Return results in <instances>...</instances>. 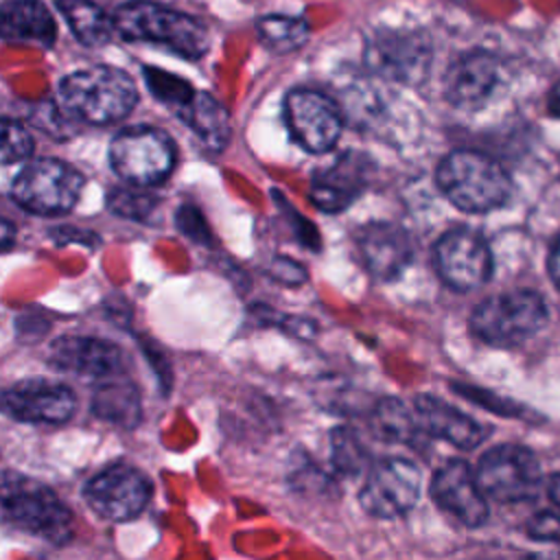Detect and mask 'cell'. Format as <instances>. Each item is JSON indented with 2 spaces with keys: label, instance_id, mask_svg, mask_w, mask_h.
<instances>
[{
  "label": "cell",
  "instance_id": "1",
  "mask_svg": "<svg viewBox=\"0 0 560 560\" xmlns=\"http://www.w3.org/2000/svg\"><path fill=\"white\" fill-rule=\"evenodd\" d=\"M438 186L444 197L464 212H490L508 203L512 179L508 171L486 153L457 149L438 166Z\"/></svg>",
  "mask_w": 560,
  "mask_h": 560
},
{
  "label": "cell",
  "instance_id": "2",
  "mask_svg": "<svg viewBox=\"0 0 560 560\" xmlns=\"http://www.w3.org/2000/svg\"><path fill=\"white\" fill-rule=\"evenodd\" d=\"M114 33L127 42L164 44L186 59L208 50V31L195 18L149 0H131L116 9Z\"/></svg>",
  "mask_w": 560,
  "mask_h": 560
},
{
  "label": "cell",
  "instance_id": "3",
  "mask_svg": "<svg viewBox=\"0 0 560 560\" xmlns=\"http://www.w3.org/2000/svg\"><path fill=\"white\" fill-rule=\"evenodd\" d=\"M59 94L72 116L92 125L122 120L138 103L133 79L112 66H92L68 74Z\"/></svg>",
  "mask_w": 560,
  "mask_h": 560
},
{
  "label": "cell",
  "instance_id": "4",
  "mask_svg": "<svg viewBox=\"0 0 560 560\" xmlns=\"http://www.w3.org/2000/svg\"><path fill=\"white\" fill-rule=\"evenodd\" d=\"M0 508L20 532L61 545L70 538L72 512L44 483L24 475L0 477Z\"/></svg>",
  "mask_w": 560,
  "mask_h": 560
},
{
  "label": "cell",
  "instance_id": "5",
  "mask_svg": "<svg viewBox=\"0 0 560 560\" xmlns=\"http://www.w3.org/2000/svg\"><path fill=\"white\" fill-rule=\"evenodd\" d=\"M547 317L545 300L536 291L518 289L477 304L470 315V330L488 346L514 348L534 337Z\"/></svg>",
  "mask_w": 560,
  "mask_h": 560
},
{
  "label": "cell",
  "instance_id": "6",
  "mask_svg": "<svg viewBox=\"0 0 560 560\" xmlns=\"http://www.w3.org/2000/svg\"><path fill=\"white\" fill-rule=\"evenodd\" d=\"M114 171L133 186H153L168 177L175 164L171 138L155 127H131L109 144Z\"/></svg>",
  "mask_w": 560,
  "mask_h": 560
},
{
  "label": "cell",
  "instance_id": "7",
  "mask_svg": "<svg viewBox=\"0 0 560 560\" xmlns=\"http://www.w3.org/2000/svg\"><path fill=\"white\" fill-rule=\"evenodd\" d=\"M83 177L70 164L39 158L28 162L13 182V199L28 212L63 214L79 201Z\"/></svg>",
  "mask_w": 560,
  "mask_h": 560
},
{
  "label": "cell",
  "instance_id": "8",
  "mask_svg": "<svg viewBox=\"0 0 560 560\" xmlns=\"http://www.w3.org/2000/svg\"><path fill=\"white\" fill-rule=\"evenodd\" d=\"M475 477L486 497L514 503L536 497L540 464L536 455L521 444H499L479 459Z\"/></svg>",
  "mask_w": 560,
  "mask_h": 560
},
{
  "label": "cell",
  "instance_id": "9",
  "mask_svg": "<svg viewBox=\"0 0 560 560\" xmlns=\"http://www.w3.org/2000/svg\"><path fill=\"white\" fill-rule=\"evenodd\" d=\"M422 475L418 466L402 457H387L365 475L359 492L363 510L378 518H396L407 514L420 499Z\"/></svg>",
  "mask_w": 560,
  "mask_h": 560
},
{
  "label": "cell",
  "instance_id": "10",
  "mask_svg": "<svg viewBox=\"0 0 560 560\" xmlns=\"http://www.w3.org/2000/svg\"><path fill=\"white\" fill-rule=\"evenodd\" d=\"M284 120L293 140L311 153L330 151L343 129L339 105L317 90H291L284 98Z\"/></svg>",
  "mask_w": 560,
  "mask_h": 560
},
{
  "label": "cell",
  "instance_id": "11",
  "mask_svg": "<svg viewBox=\"0 0 560 560\" xmlns=\"http://www.w3.org/2000/svg\"><path fill=\"white\" fill-rule=\"evenodd\" d=\"M433 265L446 287L455 291H472L488 282L492 273V254L477 232L457 228L435 243Z\"/></svg>",
  "mask_w": 560,
  "mask_h": 560
},
{
  "label": "cell",
  "instance_id": "12",
  "mask_svg": "<svg viewBox=\"0 0 560 560\" xmlns=\"http://www.w3.org/2000/svg\"><path fill=\"white\" fill-rule=\"evenodd\" d=\"M151 481L127 464H114L92 477L83 490L85 503L107 521L136 518L151 499Z\"/></svg>",
  "mask_w": 560,
  "mask_h": 560
},
{
  "label": "cell",
  "instance_id": "13",
  "mask_svg": "<svg viewBox=\"0 0 560 560\" xmlns=\"http://www.w3.org/2000/svg\"><path fill=\"white\" fill-rule=\"evenodd\" d=\"M77 409L74 392L46 378L20 381L0 394V411L20 422L61 424Z\"/></svg>",
  "mask_w": 560,
  "mask_h": 560
},
{
  "label": "cell",
  "instance_id": "14",
  "mask_svg": "<svg viewBox=\"0 0 560 560\" xmlns=\"http://www.w3.org/2000/svg\"><path fill=\"white\" fill-rule=\"evenodd\" d=\"M431 497L442 512L464 527H479L488 518L486 494L475 472L462 459L446 462L431 481Z\"/></svg>",
  "mask_w": 560,
  "mask_h": 560
},
{
  "label": "cell",
  "instance_id": "15",
  "mask_svg": "<svg viewBox=\"0 0 560 560\" xmlns=\"http://www.w3.org/2000/svg\"><path fill=\"white\" fill-rule=\"evenodd\" d=\"M501 79L499 61L483 50L459 57L444 77V96L457 109H479L497 92Z\"/></svg>",
  "mask_w": 560,
  "mask_h": 560
},
{
  "label": "cell",
  "instance_id": "16",
  "mask_svg": "<svg viewBox=\"0 0 560 560\" xmlns=\"http://www.w3.org/2000/svg\"><path fill=\"white\" fill-rule=\"evenodd\" d=\"M357 249L372 278L396 280L413 258L409 234L394 223H368L357 234Z\"/></svg>",
  "mask_w": 560,
  "mask_h": 560
},
{
  "label": "cell",
  "instance_id": "17",
  "mask_svg": "<svg viewBox=\"0 0 560 560\" xmlns=\"http://www.w3.org/2000/svg\"><path fill=\"white\" fill-rule=\"evenodd\" d=\"M368 179V160L359 153H346L328 168L315 173L311 182V201L324 212H341L361 197Z\"/></svg>",
  "mask_w": 560,
  "mask_h": 560
},
{
  "label": "cell",
  "instance_id": "18",
  "mask_svg": "<svg viewBox=\"0 0 560 560\" xmlns=\"http://www.w3.org/2000/svg\"><path fill=\"white\" fill-rule=\"evenodd\" d=\"M50 363L81 378H112L122 363L120 350L94 337H59L50 346Z\"/></svg>",
  "mask_w": 560,
  "mask_h": 560
},
{
  "label": "cell",
  "instance_id": "19",
  "mask_svg": "<svg viewBox=\"0 0 560 560\" xmlns=\"http://www.w3.org/2000/svg\"><path fill=\"white\" fill-rule=\"evenodd\" d=\"M416 420L424 435L444 440L462 451L477 448L483 438L486 429L477 424L470 416L462 413L453 405L431 396V394H418L411 402Z\"/></svg>",
  "mask_w": 560,
  "mask_h": 560
},
{
  "label": "cell",
  "instance_id": "20",
  "mask_svg": "<svg viewBox=\"0 0 560 560\" xmlns=\"http://www.w3.org/2000/svg\"><path fill=\"white\" fill-rule=\"evenodd\" d=\"M429 59L431 52L427 44L416 39V35L402 33L381 35L368 50V61L374 72L405 83L418 81L424 74Z\"/></svg>",
  "mask_w": 560,
  "mask_h": 560
},
{
  "label": "cell",
  "instance_id": "21",
  "mask_svg": "<svg viewBox=\"0 0 560 560\" xmlns=\"http://www.w3.org/2000/svg\"><path fill=\"white\" fill-rule=\"evenodd\" d=\"M0 37L48 48L55 44L57 26L39 0H11L0 7Z\"/></svg>",
  "mask_w": 560,
  "mask_h": 560
},
{
  "label": "cell",
  "instance_id": "22",
  "mask_svg": "<svg viewBox=\"0 0 560 560\" xmlns=\"http://www.w3.org/2000/svg\"><path fill=\"white\" fill-rule=\"evenodd\" d=\"M177 116L210 147L223 149L230 138V116L225 107L206 92L192 96L177 109Z\"/></svg>",
  "mask_w": 560,
  "mask_h": 560
},
{
  "label": "cell",
  "instance_id": "23",
  "mask_svg": "<svg viewBox=\"0 0 560 560\" xmlns=\"http://www.w3.org/2000/svg\"><path fill=\"white\" fill-rule=\"evenodd\" d=\"M57 9L81 44L101 46L112 39L114 20L94 0H57Z\"/></svg>",
  "mask_w": 560,
  "mask_h": 560
},
{
  "label": "cell",
  "instance_id": "24",
  "mask_svg": "<svg viewBox=\"0 0 560 560\" xmlns=\"http://www.w3.org/2000/svg\"><path fill=\"white\" fill-rule=\"evenodd\" d=\"M374 427L385 440L409 444V446L424 435L416 420L413 407H407L402 400H396V398H387L376 405Z\"/></svg>",
  "mask_w": 560,
  "mask_h": 560
},
{
  "label": "cell",
  "instance_id": "25",
  "mask_svg": "<svg viewBox=\"0 0 560 560\" xmlns=\"http://www.w3.org/2000/svg\"><path fill=\"white\" fill-rule=\"evenodd\" d=\"M260 39L276 52H289L300 48L308 39V24L300 18L267 15L256 24Z\"/></svg>",
  "mask_w": 560,
  "mask_h": 560
},
{
  "label": "cell",
  "instance_id": "26",
  "mask_svg": "<svg viewBox=\"0 0 560 560\" xmlns=\"http://www.w3.org/2000/svg\"><path fill=\"white\" fill-rule=\"evenodd\" d=\"M94 409L114 422H133L138 416V398L129 383H107L96 392Z\"/></svg>",
  "mask_w": 560,
  "mask_h": 560
},
{
  "label": "cell",
  "instance_id": "27",
  "mask_svg": "<svg viewBox=\"0 0 560 560\" xmlns=\"http://www.w3.org/2000/svg\"><path fill=\"white\" fill-rule=\"evenodd\" d=\"M332 462L341 475L354 477L368 464V451L361 440L350 429H335L332 431Z\"/></svg>",
  "mask_w": 560,
  "mask_h": 560
},
{
  "label": "cell",
  "instance_id": "28",
  "mask_svg": "<svg viewBox=\"0 0 560 560\" xmlns=\"http://www.w3.org/2000/svg\"><path fill=\"white\" fill-rule=\"evenodd\" d=\"M33 153V138L24 125L0 118V162L15 164Z\"/></svg>",
  "mask_w": 560,
  "mask_h": 560
},
{
  "label": "cell",
  "instance_id": "29",
  "mask_svg": "<svg viewBox=\"0 0 560 560\" xmlns=\"http://www.w3.org/2000/svg\"><path fill=\"white\" fill-rule=\"evenodd\" d=\"M144 74H147V83H149L151 92H153L158 98H162L164 103H168L175 112H177V109L192 96V92H195L186 81H182L179 77H173V74H168V72H164V70L147 68Z\"/></svg>",
  "mask_w": 560,
  "mask_h": 560
},
{
  "label": "cell",
  "instance_id": "30",
  "mask_svg": "<svg viewBox=\"0 0 560 560\" xmlns=\"http://www.w3.org/2000/svg\"><path fill=\"white\" fill-rule=\"evenodd\" d=\"M529 534L538 540H549L560 545V516L542 512L529 521Z\"/></svg>",
  "mask_w": 560,
  "mask_h": 560
},
{
  "label": "cell",
  "instance_id": "31",
  "mask_svg": "<svg viewBox=\"0 0 560 560\" xmlns=\"http://www.w3.org/2000/svg\"><path fill=\"white\" fill-rule=\"evenodd\" d=\"M271 273H273L276 280L282 282V284H302L304 278H306V271H304L298 262H293V260H289V258H278V260L271 265Z\"/></svg>",
  "mask_w": 560,
  "mask_h": 560
},
{
  "label": "cell",
  "instance_id": "32",
  "mask_svg": "<svg viewBox=\"0 0 560 560\" xmlns=\"http://www.w3.org/2000/svg\"><path fill=\"white\" fill-rule=\"evenodd\" d=\"M549 276H551L553 284L560 289V236H558L556 243L551 245V254H549Z\"/></svg>",
  "mask_w": 560,
  "mask_h": 560
},
{
  "label": "cell",
  "instance_id": "33",
  "mask_svg": "<svg viewBox=\"0 0 560 560\" xmlns=\"http://www.w3.org/2000/svg\"><path fill=\"white\" fill-rule=\"evenodd\" d=\"M13 241H15V228H13V223L0 217V252H2V249H9V247L13 245Z\"/></svg>",
  "mask_w": 560,
  "mask_h": 560
},
{
  "label": "cell",
  "instance_id": "34",
  "mask_svg": "<svg viewBox=\"0 0 560 560\" xmlns=\"http://www.w3.org/2000/svg\"><path fill=\"white\" fill-rule=\"evenodd\" d=\"M547 494H549V499L560 508V472L549 479V483H547Z\"/></svg>",
  "mask_w": 560,
  "mask_h": 560
},
{
  "label": "cell",
  "instance_id": "35",
  "mask_svg": "<svg viewBox=\"0 0 560 560\" xmlns=\"http://www.w3.org/2000/svg\"><path fill=\"white\" fill-rule=\"evenodd\" d=\"M549 112L553 116H560V81L549 92Z\"/></svg>",
  "mask_w": 560,
  "mask_h": 560
}]
</instances>
